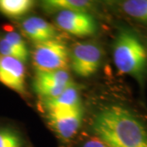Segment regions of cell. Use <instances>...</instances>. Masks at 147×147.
<instances>
[{"label":"cell","mask_w":147,"mask_h":147,"mask_svg":"<svg viewBox=\"0 0 147 147\" xmlns=\"http://www.w3.org/2000/svg\"><path fill=\"white\" fill-rule=\"evenodd\" d=\"M0 55L16 58L24 64L26 63L29 59L26 56H24L20 51H18L16 47L7 42L3 38H0Z\"/></svg>","instance_id":"obj_16"},{"label":"cell","mask_w":147,"mask_h":147,"mask_svg":"<svg viewBox=\"0 0 147 147\" xmlns=\"http://www.w3.org/2000/svg\"><path fill=\"white\" fill-rule=\"evenodd\" d=\"M34 3L31 0H0V13L7 17L17 19L31 10Z\"/></svg>","instance_id":"obj_12"},{"label":"cell","mask_w":147,"mask_h":147,"mask_svg":"<svg viewBox=\"0 0 147 147\" xmlns=\"http://www.w3.org/2000/svg\"><path fill=\"white\" fill-rule=\"evenodd\" d=\"M113 59L120 74H128L142 84L146 71L147 53L133 31L123 29L117 34L113 47Z\"/></svg>","instance_id":"obj_2"},{"label":"cell","mask_w":147,"mask_h":147,"mask_svg":"<svg viewBox=\"0 0 147 147\" xmlns=\"http://www.w3.org/2000/svg\"><path fill=\"white\" fill-rule=\"evenodd\" d=\"M56 23L61 30L78 37L89 36L97 30L95 19L86 11H60L56 16Z\"/></svg>","instance_id":"obj_7"},{"label":"cell","mask_w":147,"mask_h":147,"mask_svg":"<svg viewBox=\"0 0 147 147\" xmlns=\"http://www.w3.org/2000/svg\"><path fill=\"white\" fill-rule=\"evenodd\" d=\"M79 147H112L109 145L107 142H105L104 140H102L97 136H94L92 137H90L88 140L80 146Z\"/></svg>","instance_id":"obj_17"},{"label":"cell","mask_w":147,"mask_h":147,"mask_svg":"<svg viewBox=\"0 0 147 147\" xmlns=\"http://www.w3.org/2000/svg\"><path fill=\"white\" fill-rule=\"evenodd\" d=\"M21 26L23 33L36 44L54 39L57 35L53 25L38 16L28 17L21 22Z\"/></svg>","instance_id":"obj_9"},{"label":"cell","mask_w":147,"mask_h":147,"mask_svg":"<svg viewBox=\"0 0 147 147\" xmlns=\"http://www.w3.org/2000/svg\"><path fill=\"white\" fill-rule=\"evenodd\" d=\"M120 7L127 16L147 23V0H127L121 3Z\"/></svg>","instance_id":"obj_13"},{"label":"cell","mask_w":147,"mask_h":147,"mask_svg":"<svg viewBox=\"0 0 147 147\" xmlns=\"http://www.w3.org/2000/svg\"><path fill=\"white\" fill-rule=\"evenodd\" d=\"M42 105L47 112L73 110L81 106L79 88L72 83L55 97L42 99Z\"/></svg>","instance_id":"obj_10"},{"label":"cell","mask_w":147,"mask_h":147,"mask_svg":"<svg viewBox=\"0 0 147 147\" xmlns=\"http://www.w3.org/2000/svg\"><path fill=\"white\" fill-rule=\"evenodd\" d=\"M2 38H3L7 42L10 43L11 45L16 47V49L18 51H20L24 56H26V57L29 58L30 53H29L28 47H27L25 40L21 36V34H19L16 32L8 31L5 33Z\"/></svg>","instance_id":"obj_15"},{"label":"cell","mask_w":147,"mask_h":147,"mask_svg":"<svg viewBox=\"0 0 147 147\" xmlns=\"http://www.w3.org/2000/svg\"><path fill=\"white\" fill-rule=\"evenodd\" d=\"M92 128L112 147H147V127L123 106H106L95 116Z\"/></svg>","instance_id":"obj_1"},{"label":"cell","mask_w":147,"mask_h":147,"mask_svg":"<svg viewBox=\"0 0 147 147\" xmlns=\"http://www.w3.org/2000/svg\"><path fill=\"white\" fill-rule=\"evenodd\" d=\"M42 7L46 12H60L65 11H86L92 7V3L85 0H46Z\"/></svg>","instance_id":"obj_11"},{"label":"cell","mask_w":147,"mask_h":147,"mask_svg":"<svg viewBox=\"0 0 147 147\" xmlns=\"http://www.w3.org/2000/svg\"><path fill=\"white\" fill-rule=\"evenodd\" d=\"M72 83L66 69L36 70L33 85L34 91L42 99H48L61 94Z\"/></svg>","instance_id":"obj_6"},{"label":"cell","mask_w":147,"mask_h":147,"mask_svg":"<svg viewBox=\"0 0 147 147\" xmlns=\"http://www.w3.org/2000/svg\"><path fill=\"white\" fill-rule=\"evenodd\" d=\"M47 122L62 142H68L79 131L84 118L83 106L73 110L47 112Z\"/></svg>","instance_id":"obj_5"},{"label":"cell","mask_w":147,"mask_h":147,"mask_svg":"<svg viewBox=\"0 0 147 147\" xmlns=\"http://www.w3.org/2000/svg\"><path fill=\"white\" fill-rule=\"evenodd\" d=\"M69 53L65 43L54 38L37 43L33 52V62L36 70L50 71L66 69Z\"/></svg>","instance_id":"obj_3"},{"label":"cell","mask_w":147,"mask_h":147,"mask_svg":"<svg viewBox=\"0 0 147 147\" xmlns=\"http://www.w3.org/2000/svg\"><path fill=\"white\" fill-rule=\"evenodd\" d=\"M69 56L74 73L87 78L97 71L102 59V51L92 42H79L74 46Z\"/></svg>","instance_id":"obj_4"},{"label":"cell","mask_w":147,"mask_h":147,"mask_svg":"<svg viewBox=\"0 0 147 147\" xmlns=\"http://www.w3.org/2000/svg\"><path fill=\"white\" fill-rule=\"evenodd\" d=\"M0 83L19 94H26L24 63L16 58L0 55Z\"/></svg>","instance_id":"obj_8"},{"label":"cell","mask_w":147,"mask_h":147,"mask_svg":"<svg viewBox=\"0 0 147 147\" xmlns=\"http://www.w3.org/2000/svg\"><path fill=\"white\" fill-rule=\"evenodd\" d=\"M0 147H25L21 132L8 125H0Z\"/></svg>","instance_id":"obj_14"}]
</instances>
